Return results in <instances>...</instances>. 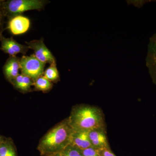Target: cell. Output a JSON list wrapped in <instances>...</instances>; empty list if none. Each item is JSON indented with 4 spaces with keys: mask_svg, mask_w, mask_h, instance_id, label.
Returning a JSON list of instances; mask_svg holds the SVG:
<instances>
[{
    "mask_svg": "<svg viewBox=\"0 0 156 156\" xmlns=\"http://www.w3.org/2000/svg\"><path fill=\"white\" fill-rule=\"evenodd\" d=\"M6 139H5L4 137H3L2 136L0 135V146L2 145V144L3 143V142L5 141Z\"/></svg>",
    "mask_w": 156,
    "mask_h": 156,
    "instance_id": "cell-20",
    "label": "cell"
},
{
    "mask_svg": "<svg viewBox=\"0 0 156 156\" xmlns=\"http://www.w3.org/2000/svg\"><path fill=\"white\" fill-rule=\"evenodd\" d=\"M49 2L46 0H3L5 17L9 20L30 10L40 11Z\"/></svg>",
    "mask_w": 156,
    "mask_h": 156,
    "instance_id": "cell-3",
    "label": "cell"
},
{
    "mask_svg": "<svg viewBox=\"0 0 156 156\" xmlns=\"http://www.w3.org/2000/svg\"><path fill=\"white\" fill-rule=\"evenodd\" d=\"M46 64L39 60L34 54L29 56L23 55L20 58L21 74L31 78L34 82L43 76Z\"/></svg>",
    "mask_w": 156,
    "mask_h": 156,
    "instance_id": "cell-4",
    "label": "cell"
},
{
    "mask_svg": "<svg viewBox=\"0 0 156 156\" xmlns=\"http://www.w3.org/2000/svg\"><path fill=\"white\" fill-rule=\"evenodd\" d=\"M73 131L67 119L57 124L40 140L37 149L41 155H50L71 144Z\"/></svg>",
    "mask_w": 156,
    "mask_h": 156,
    "instance_id": "cell-2",
    "label": "cell"
},
{
    "mask_svg": "<svg viewBox=\"0 0 156 156\" xmlns=\"http://www.w3.org/2000/svg\"><path fill=\"white\" fill-rule=\"evenodd\" d=\"M3 0H0V37L2 35L5 19V18L3 11Z\"/></svg>",
    "mask_w": 156,
    "mask_h": 156,
    "instance_id": "cell-18",
    "label": "cell"
},
{
    "mask_svg": "<svg viewBox=\"0 0 156 156\" xmlns=\"http://www.w3.org/2000/svg\"><path fill=\"white\" fill-rule=\"evenodd\" d=\"M71 144L80 150H84L92 147L88 135V131L73 130L72 135Z\"/></svg>",
    "mask_w": 156,
    "mask_h": 156,
    "instance_id": "cell-11",
    "label": "cell"
},
{
    "mask_svg": "<svg viewBox=\"0 0 156 156\" xmlns=\"http://www.w3.org/2000/svg\"><path fill=\"white\" fill-rule=\"evenodd\" d=\"M100 156H116L112 151L110 148H103L98 149Z\"/></svg>",
    "mask_w": 156,
    "mask_h": 156,
    "instance_id": "cell-19",
    "label": "cell"
},
{
    "mask_svg": "<svg viewBox=\"0 0 156 156\" xmlns=\"http://www.w3.org/2000/svg\"><path fill=\"white\" fill-rule=\"evenodd\" d=\"M20 58L17 56H10L3 67V72L6 79L11 83L19 75Z\"/></svg>",
    "mask_w": 156,
    "mask_h": 156,
    "instance_id": "cell-10",
    "label": "cell"
},
{
    "mask_svg": "<svg viewBox=\"0 0 156 156\" xmlns=\"http://www.w3.org/2000/svg\"><path fill=\"white\" fill-rule=\"evenodd\" d=\"M34 83V81L31 78L21 74L13 80L11 83L15 89L24 93L31 91Z\"/></svg>",
    "mask_w": 156,
    "mask_h": 156,
    "instance_id": "cell-12",
    "label": "cell"
},
{
    "mask_svg": "<svg viewBox=\"0 0 156 156\" xmlns=\"http://www.w3.org/2000/svg\"><path fill=\"white\" fill-rule=\"evenodd\" d=\"M30 21L28 17L20 15L9 20L7 29L13 35L25 33L29 29Z\"/></svg>",
    "mask_w": 156,
    "mask_h": 156,
    "instance_id": "cell-7",
    "label": "cell"
},
{
    "mask_svg": "<svg viewBox=\"0 0 156 156\" xmlns=\"http://www.w3.org/2000/svg\"><path fill=\"white\" fill-rule=\"evenodd\" d=\"M48 156H83V155L80 149L72 144H69L63 149Z\"/></svg>",
    "mask_w": 156,
    "mask_h": 156,
    "instance_id": "cell-14",
    "label": "cell"
},
{
    "mask_svg": "<svg viewBox=\"0 0 156 156\" xmlns=\"http://www.w3.org/2000/svg\"><path fill=\"white\" fill-rule=\"evenodd\" d=\"M33 86L36 90L44 92L52 89L53 84L43 75L34 82Z\"/></svg>",
    "mask_w": 156,
    "mask_h": 156,
    "instance_id": "cell-13",
    "label": "cell"
},
{
    "mask_svg": "<svg viewBox=\"0 0 156 156\" xmlns=\"http://www.w3.org/2000/svg\"><path fill=\"white\" fill-rule=\"evenodd\" d=\"M68 121L73 130L89 131L95 128H105L102 111L97 107L81 105L74 107Z\"/></svg>",
    "mask_w": 156,
    "mask_h": 156,
    "instance_id": "cell-1",
    "label": "cell"
},
{
    "mask_svg": "<svg viewBox=\"0 0 156 156\" xmlns=\"http://www.w3.org/2000/svg\"><path fill=\"white\" fill-rule=\"evenodd\" d=\"M0 41L1 50L10 56H16L19 53L25 55L30 49L27 45L21 44L13 37L6 38L3 35L0 37Z\"/></svg>",
    "mask_w": 156,
    "mask_h": 156,
    "instance_id": "cell-6",
    "label": "cell"
},
{
    "mask_svg": "<svg viewBox=\"0 0 156 156\" xmlns=\"http://www.w3.org/2000/svg\"><path fill=\"white\" fill-rule=\"evenodd\" d=\"M80 150L83 156H100L98 149L92 147Z\"/></svg>",
    "mask_w": 156,
    "mask_h": 156,
    "instance_id": "cell-17",
    "label": "cell"
},
{
    "mask_svg": "<svg viewBox=\"0 0 156 156\" xmlns=\"http://www.w3.org/2000/svg\"><path fill=\"white\" fill-rule=\"evenodd\" d=\"M43 76L51 82H56L59 79V73L56 63L50 64L44 72Z\"/></svg>",
    "mask_w": 156,
    "mask_h": 156,
    "instance_id": "cell-15",
    "label": "cell"
},
{
    "mask_svg": "<svg viewBox=\"0 0 156 156\" xmlns=\"http://www.w3.org/2000/svg\"><path fill=\"white\" fill-rule=\"evenodd\" d=\"M92 147L97 149L110 147L106 136L105 128H95L88 131Z\"/></svg>",
    "mask_w": 156,
    "mask_h": 156,
    "instance_id": "cell-9",
    "label": "cell"
},
{
    "mask_svg": "<svg viewBox=\"0 0 156 156\" xmlns=\"http://www.w3.org/2000/svg\"><path fill=\"white\" fill-rule=\"evenodd\" d=\"M146 64L152 79L156 85V33L150 39Z\"/></svg>",
    "mask_w": 156,
    "mask_h": 156,
    "instance_id": "cell-8",
    "label": "cell"
},
{
    "mask_svg": "<svg viewBox=\"0 0 156 156\" xmlns=\"http://www.w3.org/2000/svg\"><path fill=\"white\" fill-rule=\"evenodd\" d=\"M25 43L30 49L34 50L35 56L40 61L45 64L56 63V58L45 44L44 39L33 40Z\"/></svg>",
    "mask_w": 156,
    "mask_h": 156,
    "instance_id": "cell-5",
    "label": "cell"
},
{
    "mask_svg": "<svg viewBox=\"0 0 156 156\" xmlns=\"http://www.w3.org/2000/svg\"><path fill=\"white\" fill-rule=\"evenodd\" d=\"M0 156H17L13 143L6 139L0 146Z\"/></svg>",
    "mask_w": 156,
    "mask_h": 156,
    "instance_id": "cell-16",
    "label": "cell"
}]
</instances>
